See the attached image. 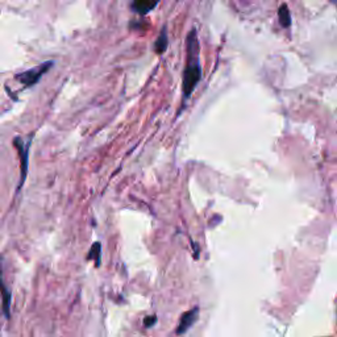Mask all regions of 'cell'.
Segmentation results:
<instances>
[{
    "mask_svg": "<svg viewBox=\"0 0 337 337\" xmlns=\"http://www.w3.org/2000/svg\"><path fill=\"white\" fill-rule=\"evenodd\" d=\"M167 47V35H166V29H162V33L158 37L156 42V52L159 54H162Z\"/></svg>",
    "mask_w": 337,
    "mask_h": 337,
    "instance_id": "7",
    "label": "cell"
},
{
    "mask_svg": "<svg viewBox=\"0 0 337 337\" xmlns=\"http://www.w3.org/2000/svg\"><path fill=\"white\" fill-rule=\"evenodd\" d=\"M158 2L159 0H134L133 4H132V8H133L134 12H137L138 15L144 16L153 10Z\"/></svg>",
    "mask_w": 337,
    "mask_h": 337,
    "instance_id": "4",
    "label": "cell"
},
{
    "mask_svg": "<svg viewBox=\"0 0 337 337\" xmlns=\"http://www.w3.org/2000/svg\"><path fill=\"white\" fill-rule=\"evenodd\" d=\"M88 258H94L97 266H99V263H100V244L99 243H95L94 245H92V248H91V250H90V254H88Z\"/></svg>",
    "mask_w": 337,
    "mask_h": 337,
    "instance_id": "9",
    "label": "cell"
},
{
    "mask_svg": "<svg viewBox=\"0 0 337 337\" xmlns=\"http://www.w3.org/2000/svg\"><path fill=\"white\" fill-rule=\"evenodd\" d=\"M52 65H53V62H50V61L49 62H45L42 63V65L35 67V69L27 70V71L21 73V74H19L16 77V79L19 82H21V83L24 84V86H27V87H28V86H33V84L37 83V82L40 81L41 77H42L50 67H52Z\"/></svg>",
    "mask_w": 337,
    "mask_h": 337,
    "instance_id": "2",
    "label": "cell"
},
{
    "mask_svg": "<svg viewBox=\"0 0 337 337\" xmlns=\"http://www.w3.org/2000/svg\"><path fill=\"white\" fill-rule=\"evenodd\" d=\"M278 15H279V22L282 24V27L287 28L288 25L291 24V17H290V11H288V8L286 4H283V6L279 8V12H278Z\"/></svg>",
    "mask_w": 337,
    "mask_h": 337,
    "instance_id": "6",
    "label": "cell"
},
{
    "mask_svg": "<svg viewBox=\"0 0 337 337\" xmlns=\"http://www.w3.org/2000/svg\"><path fill=\"white\" fill-rule=\"evenodd\" d=\"M10 304H11V294L7 290L6 286H3V312L7 319L10 318Z\"/></svg>",
    "mask_w": 337,
    "mask_h": 337,
    "instance_id": "8",
    "label": "cell"
},
{
    "mask_svg": "<svg viewBox=\"0 0 337 337\" xmlns=\"http://www.w3.org/2000/svg\"><path fill=\"white\" fill-rule=\"evenodd\" d=\"M15 147L19 149L20 157H22V181L24 182L25 175H27V162H28V150H29V144L27 147H24L22 141L20 138H15ZM21 186V184H20Z\"/></svg>",
    "mask_w": 337,
    "mask_h": 337,
    "instance_id": "5",
    "label": "cell"
},
{
    "mask_svg": "<svg viewBox=\"0 0 337 337\" xmlns=\"http://www.w3.org/2000/svg\"><path fill=\"white\" fill-rule=\"evenodd\" d=\"M157 323V318L154 315H152V316H148V318H145L144 319V325L147 328H150V327H153L154 324H156Z\"/></svg>",
    "mask_w": 337,
    "mask_h": 337,
    "instance_id": "10",
    "label": "cell"
},
{
    "mask_svg": "<svg viewBox=\"0 0 337 337\" xmlns=\"http://www.w3.org/2000/svg\"><path fill=\"white\" fill-rule=\"evenodd\" d=\"M187 44L188 57L183 73V83H182L184 102H186V99H188V98L191 97L192 91L195 90L197 84L199 83L200 78H202V67H200L199 63V44H198L197 32H195V29H192L191 33H188Z\"/></svg>",
    "mask_w": 337,
    "mask_h": 337,
    "instance_id": "1",
    "label": "cell"
},
{
    "mask_svg": "<svg viewBox=\"0 0 337 337\" xmlns=\"http://www.w3.org/2000/svg\"><path fill=\"white\" fill-rule=\"evenodd\" d=\"M198 314H199V309H198L197 307L187 311L186 314H183V316H182L181 320H179L178 328H177V334H183L187 329H190L194 325V323L197 322Z\"/></svg>",
    "mask_w": 337,
    "mask_h": 337,
    "instance_id": "3",
    "label": "cell"
}]
</instances>
